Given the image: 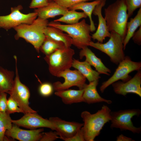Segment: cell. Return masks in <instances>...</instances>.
Masks as SVG:
<instances>
[{"mask_svg": "<svg viewBox=\"0 0 141 141\" xmlns=\"http://www.w3.org/2000/svg\"><path fill=\"white\" fill-rule=\"evenodd\" d=\"M111 111L108 106L103 105L100 109L94 114L87 111L81 113V116L84 122L81 128L85 141H94L105 125L110 121Z\"/></svg>", "mask_w": 141, "mask_h": 141, "instance_id": "1", "label": "cell"}, {"mask_svg": "<svg viewBox=\"0 0 141 141\" xmlns=\"http://www.w3.org/2000/svg\"><path fill=\"white\" fill-rule=\"evenodd\" d=\"M104 13L109 31L118 33L124 39L129 18L124 0H116L105 8Z\"/></svg>", "mask_w": 141, "mask_h": 141, "instance_id": "2", "label": "cell"}, {"mask_svg": "<svg viewBox=\"0 0 141 141\" xmlns=\"http://www.w3.org/2000/svg\"><path fill=\"white\" fill-rule=\"evenodd\" d=\"M48 23L47 20L38 17L31 24L20 25L14 28L16 32L15 39H24L32 45L39 53L40 47L46 37L44 31Z\"/></svg>", "mask_w": 141, "mask_h": 141, "instance_id": "3", "label": "cell"}, {"mask_svg": "<svg viewBox=\"0 0 141 141\" xmlns=\"http://www.w3.org/2000/svg\"><path fill=\"white\" fill-rule=\"evenodd\" d=\"M48 26L56 27L66 32L72 39V45L79 49L89 46L91 41L90 25L85 19L73 24H61L53 21L49 22Z\"/></svg>", "mask_w": 141, "mask_h": 141, "instance_id": "4", "label": "cell"}, {"mask_svg": "<svg viewBox=\"0 0 141 141\" xmlns=\"http://www.w3.org/2000/svg\"><path fill=\"white\" fill-rule=\"evenodd\" d=\"M74 50L70 47L59 49L51 54L46 56L44 59L48 64L50 73L57 77L61 72L72 67Z\"/></svg>", "mask_w": 141, "mask_h": 141, "instance_id": "5", "label": "cell"}, {"mask_svg": "<svg viewBox=\"0 0 141 141\" xmlns=\"http://www.w3.org/2000/svg\"><path fill=\"white\" fill-rule=\"evenodd\" d=\"M109 38L108 40L104 43L91 41L89 46L105 53L109 57L112 62L118 65L125 56L123 43L124 39L120 35L113 32H110Z\"/></svg>", "mask_w": 141, "mask_h": 141, "instance_id": "6", "label": "cell"}, {"mask_svg": "<svg viewBox=\"0 0 141 141\" xmlns=\"http://www.w3.org/2000/svg\"><path fill=\"white\" fill-rule=\"evenodd\" d=\"M141 111L139 109H133L110 112V127L119 129L121 131L128 130L134 134L141 132V127L134 126L131 119L134 116H139Z\"/></svg>", "mask_w": 141, "mask_h": 141, "instance_id": "7", "label": "cell"}, {"mask_svg": "<svg viewBox=\"0 0 141 141\" xmlns=\"http://www.w3.org/2000/svg\"><path fill=\"white\" fill-rule=\"evenodd\" d=\"M118 65L113 75L102 83L99 88L101 93H103L110 85L119 80H121L124 82L132 78L129 74L133 71L141 69V62L132 61L128 56H125Z\"/></svg>", "mask_w": 141, "mask_h": 141, "instance_id": "8", "label": "cell"}, {"mask_svg": "<svg viewBox=\"0 0 141 141\" xmlns=\"http://www.w3.org/2000/svg\"><path fill=\"white\" fill-rule=\"evenodd\" d=\"M14 58L15 61L16 76L14 79L12 88L8 93L17 103L24 114L37 113L29 105L30 91L28 87L21 83L20 80L17 67L16 56H15Z\"/></svg>", "mask_w": 141, "mask_h": 141, "instance_id": "9", "label": "cell"}, {"mask_svg": "<svg viewBox=\"0 0 141 141\" xmlns=\"http://www.w3.org/2000/svg\"><path fill=\"white\" fill-rule=\"evenodd\" d=\"M23 7L19 5L11 7L9 14L0 16V28L8 30L23 24H30L37 18V14L35 12L24 14L21 12Z\"/></svg>", "mask_w": 141, "mask_h": 141, "instance_id": "10", "label": "cell"}, {"mask_svg": "<svg viewBox=\"0 0 141 141\" xmlns=\"http://www.w3.org/2000/svg\"><path fill=\"white\" fill-rule=\"evenodd\" d=\"M57 77L63 78L64 80L62 83L57 81L53 83L54 89L56 91L68 89L73 86L82 89L87 84L86 78L77 69H67L61 73Z\"/></svg>", "mask_w": 141, "mask_h": 141, "instance_id": "11", "label": "cell"}, {"mask_svg": "<svg viewBox=\"0 0 141 141\" xmlns=\"http://www.w3.org/2000/svg\"><path fill=\"white\" fill-rule=\"evenodd\" d=\"M114 92L125 96L132 93L141 97V70L137 71L133 77L128 80L124 82L118 81L112 84Z\"/></svg>", "mask_w": 141, "mask_h": 141, "instance_id": "12", "label": "cell"}, {"mask_svg": "<svg viewBox=\"0 0 141 141\" xmlns=\"http://www.w3.org/2000/svg\"><path fill=\"white\" fill-rule=\"evenodd\" d=\"M12 123L18 126L26 128L34 129L39 128H47L55 131V128L49 119L44 118L37 113L24 114L20 119L12 120Z\"/></svg>", "mask_w": 141, "mask_h": 141, "instance_id": "13", "label": "cell"}, {"mask_svg": "<svg viewBox=\"0 0 141 141\" xmlns=\"http://www.w3.org/2000/svg\"><path fill=\"white\" fill-rule=\"evenodd\" d=\"M49 119L54 124L59 138L61 139L72 137L83 126V123L67 121L57 117H51Z\"/></svg>", "mask_w": 141, "mask_h": 141, "instance_id": "14", "label": "cell"}, {"mask_svg": "<svg viewBox=\"0 0 141 141\" xmlns=\"http://www.w3.org/2000/svg\"><path fill=\"white\" fill-rule=\"evenodd\" d=\"M44 129L26 130L21 129L14 124L10 129L7 130L5 133L7 137L20 141H40Z\"/></svg>", "mask_w": 141, "mask_h": 141, "instance_id": "15", "label": "cell"}, {"mask_svg": "<svg viewBox=\"0 0 141 141\" xmlns=\"http://www.w3.org/2000/svg\"><path fill=\"white\" fill-rule=\"evenodd\" d=\"M106 0H102L95 7L93 13L98 16V26L96 32L92 34L91 38L94 40L103 43L106 37H110V33L109 31L105 20L103 16L102 13V8L105 5Z\"/></svg>", "mask_w": 141, "mask_h": 141, "instance_id": "16", "label": "cell"}, {"mask_svg": "<svg viewBox=\"0 0 141 141\" xmlns=\"http://www.w3.org/2000/svg\"><path fill=\"white\" fill-rule=\"evenodd\" d=\"M79 56L80 59L85 57V61L91 66L94 67L96 70L99 74L110 75V70L104 65L101 59L98 57L88 46L81 49L79 53Z\"/></svg>", "mask_w": 141, "mask_h": 141, "instance_id": "17", "label": "cell"}, {"mask_svg": "<svg viewBox=\"0 0 141 141\" xmlns=\"http://www.w3.org/2000/svg\"><path fill=\"white\" fill-rule=\"evenodd\" d=\"M99 81V79H97L86 84L84 88L83 95L84 102L88 104L102 102L111 104L112 101L111 100L102 97L98 93L97 87Z\"/></svg>", "mask_w": 141, "mask_h": 141, "instance_id": "18", "label": "cell"}, {"mask_svg": "<svg viewBox=\"0 0 141 141\" xmlns=\"http://www.w3.org/2000/svg\"><path fill=\"white\" fill-rule=\"evenodd\" d=\"M69 10L53 1L45 7L35 9L34 11L37 14L38 17L47 20L57 16L63 15Z\"/></svg>", "mask_w": 141, "mask_h": 141, "instance_id": "19", "label": "cell"}, {"mask_svg": "<svg viewBox=\"0 0 141 141\" xmlns=\"http://www.w3.org/2000/svg\"><path fill=\"white\" fill-rule=\"evenodd\" d=\"M84 89L76 90L67 89L56 91L55 94L60 98L66 104L84 102L83 95Z\"/></svg>", "mask_w": 141, "mask_h": 141, "instance_id": "20", "label": "cell"}, {"mask_svg": "<svg viewBox=\"0 0 141 141\" xmlns=\"http://www.w3.org/2000/svg\"><path fill=\"white\" fill-rule=\"evenodd\" d=\"M91 66L86 61H80L74 59L72 67L79 71L89 82L101 78L99 74L96 70L92 69Z\"/></svg>", "mask_w": 141, "mask_h": 141, "instance_id": "21", "label": "cell"}, {"mask_svg": "<svg viewBox=\"0 0 141 141\" xmlns=\"http://www.w3.org/2000/svg\"><path fill=\"white\" fill-rule=\"evenodd\" d=\"M44 34L46 37L62 42L66 47H70L72 45V40L70 37L56 27L48 26L45 30Z\"/></svg>", "mask_w": 141, "mask_h": 141, "instance_id": "22", "label": "cell"}, {"mask_svg": "<svg viewBox=\"0 0 141 141\" xmlns=\"http://www.w3.org/2000/svg\"><path fill=\"white\" fill-rule=\"evenodd\" d=\"M101 0H95L91 2L80 3L73 5L68 9L70 10H83L89 18L91 32H93L95 31L96 27L92 18V15L95 7Z\"/></svg>", "mask_w": 141, "mask_h": 141, "instance_id": "23", "label": "cell"}, {"mask_svg": "<svg viewBox=\"0 0 141 141\" xmlns=\"http://www.w3.org/2000/svg\"><path fill=\"white\" fill-rule=\"evenodd\" d=\"M14 73L0 66V94L8 93L11 90L14 83Z\"/></svg>", "mask_w": 141, "mask_h": 141, "instance_id": "24", "label": "cell"}, {"mask_svg": "<svg viewBox=\"0 0 141 141\" xmlns=\"http://www.w3.org/2000/svg\"><path fill=\"white\" fill-rule=\"evenodd\" d=\"M140 26L141 7L139 8L135 16L133 18H131L130 21L127 23L126 33L123 42L124 50L136 31L139 27Z\"/></svg>", "mask_w": 141, "mask_h": 141, "instance_id": "25", "label": "cell"}, {"mask_svg": "<svg viewBox=\"0 0 141 141\" xmlns=\"http://www.w3.org/2000/svg\"><path fill=\"white\" fill-rule=\"evenodd\" d=\"M87 16L84 12H78L75 10H69L62 16L54 21L62 22L68 24H73L78 22L79 20L86 18Z\"/></svg>", "mask_w": 141, "mask_h": 141, "instance_id": "26", "label": "cell"}, {"mask_svg": "<svg viewBox=\"0 0 141 141\" xmlns=\"http://www.w3.org/2000/svg\"><path fill=\"white\" fill-rule=\"evenodd\" d=\"M66 47L62 42L46 37L41 46L40 50L46 56L49 55L57 50Z\"/></svg>", "mask_w": 141, "mask_h": 141, "instance_id": "27", "label": "cell"}, {"mask_svg": "<svg viewBox=\"0 0 141 141\" xmlns=\"http://www.w3.org/2000/svg\"><path fill=\"white\" fill-rule=\"evenodd\" d=\"M11 119L7 111L0 112V141H9V137L5 135L6 131L12 127Z\"/></svg>", "mask_w": 141, "mask_h": 141, "instance_id": "28", "label": "cell"}, {"mask_svg": "<svg viewBox=\"0 0 141 141\" xmlns=\"http://www.w3.org/2000/svg\"><path fill=\"white\" fill-rule=\"evenodd\" d=\"M128 17L131 16L134 11L141 7V0H124Z\"/></svg>", "mask_w": 141, "mask_h": 141, "instance_id": "29", "label": "cell"}, {"mask_svg": "<svg viewBox=\"0 0 141 141\" xmlns=\"http://www.w3.org/2000/svg\"><path fill=\"white\" fill-rule=\"evenodd\" d=\"M54 90L53 85L48 82L41 84L38 89L39 92L40 94L45 97H48L51 95L52 94Z\"/></svg>", "mask_w": 141, "mask_h": 141, "instance_id": "30", "label": "cell"}, {"mask_svg": "<svg viewBox=\"0 0 141 141\" xmlns=\"http://www.w3.org/2000/svg\"><path fill=\"white\" fill-rule=\"evenodd\" d=\"M7 111L10 114L15 113H23L17 103L10 96L7 100Z\"/></svg>", "mask_w": 141, "mask_h": 141, "instance_id": "31", "label": "cell"}, {"mask_svg": "<svg viewBox=\"0 0 141 141\" xmlns=\"http://www.w3.org/2000/svg\"><path fill=\"white\" fill-rule=\"evenodd\" d=\"M91 0H54L53 1L60 5L68 8L76 4Z\"/></svg>", "mask_w": 141, "mask_h": 141, "instance_id": "32", "label": "cell"}, {"mask_svg": "<svg viewBox=\"0 0 141 141\" xmlns=\"http://www.w3.org/2000/svg\"><path fill=\"white\" fill-rule=\"evenodd\" d=\"M59 138L57 132L50 131L48 132H43L42 137L40 141H53Z\"/></svg>", "mask_w": 141, "mask_h": 141, "instance_id": "33", "label": "cell"}, {"mask_svg": "<svg viewBox=\"0 0 141 141\" xmlns=\"http://www.w3.org/2000/svg\"><path fill=\"white\" fill-rule=\"evenodd\" d=\"M62 140L65 141H85L81 128L72 137L69 138H64Z\"/></svg>", "mask_w": 141, "mask_h": 141, "instance_id": "34", "label": "cell"}, {"mask_svg": "<svg viewBox=\"0 0 141 141\" xmlns=\"http://www.w3.org/2000/svg\"><path fill=\"white\" fill-rule=\"evenodd\" d=\"M48 0H32L29 5L30 8H39L45 7L49 3Z\"/></svg>", "mask_w": 141, "mask_h": 141, "instance_id": "35", "label": "cell"}, {"mask_svg": "<svg viewBox=\"0 0 141 141\" xmlns=\"http://www.w3.org/2000/svg\"><path fill=\"white\" fill-rule=\"evenodd\" d=\"M7 93L0 94V112H5L7 109Z\"/></svg>", "mask_w": 141, "mask_h": 141, "instance_id": "36", "label": "cell"}, {"mask_svg": "<svg viewBox=\"0 0 141 141\" xmlns=\"http://www.w3.org/2000/svg\"><path fill=\"white\" fill-rule=\"evenodd\" d=\"M132 39L134 43L138 45L141 44V26L136 32H135L132 37Z\"/></svg>", "mask_w": 141, "mask_h": 141, "instance_id": "37", "label": "cell"}, {"mask_svg": "<svg viewBox=\"0 0 141 141\" xmlns=\"http://www.w3.org/2000/svg\"><path fill=\"white\" fill-rule=\"evenodd\" d=\"M117 141H134V140L131 138L128 137L121 134L118 136L116 138Z\"/></svg>", "mask_w": 141, "mask_h": 141, "instance_id": "38", "label": "cell"}, {"mask_svg": "<svg viewBox=\"0 0 141 141\" xmlns=\"http://www.w3.org/2000/svg\"><path fill=\"white\" fill-rule=\"evenodd\" d=\"M49 2L53 1L54 0H48Z\"/></svg>", "mask_w": 141, "mask_h": 141, "instance_id": "39", "label": "cell"}]
</instances>
